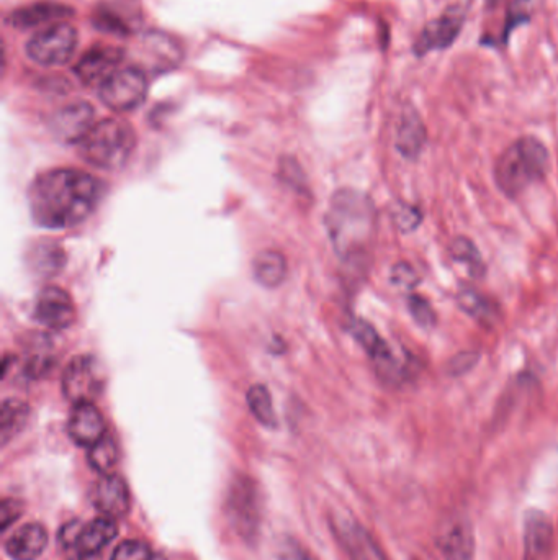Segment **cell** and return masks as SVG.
I'll return each mask as SVG.
<instances>
[{
  "label": "cell",
  "mask_w": 558,
  "mask_h": 560,
  "mask_svg": "<svg viewBox=\"0 0 558 560\" xmlns=\"http://www.w3.org/2000/svg\"><path fill=\"white\" fill-rule=\"evenodd\" d=\"M549 150L534 136H522L496 159L493 176L496 187L508 199H518L549 171Z\"/></svg>",
  "instance_id": "3"
},
{
  "label": "cell",
  "mask_w": 558,
  "mask_h": 560,
  "mask_svg": "<svg viewBox=\"0 0 558 560\" xmlns=\"http://www.w3.org/2000/svg\"><path fill=\"white\" fill-rule=\"evenodd\" d=\"M95 112L87 102H72L51 118V130L64 143H81L94 127Z\"/></svg>",
  "instance_id": "13"
},
{
  "label": "cell",
  "mask_w": 558,
  "mask_h": 560,
  "mask_svg": "<svg viewBox=\"0 0 558 560\" xmlns=\"http://www.w3.org/2000/svg\"><path fill=\"white\" fill-rule=\"evenodd\" d=\"M151 557L153 554H151L148 544H144L138 539H128V541L118 544L110 560H151Z\"/></svg>",
  "instance_id": "31"
},
{
  "label": "cell",
  "mask_w": 558,
  "mask_h": 560,
  "mask_svg": "<svg viewBox=\"0 0 558 560\" xmlns=\"http://www.w3.org/2000/svg\"><path fill=\"white\" fill-rule=\"evenodd\" d=\"M349 330L357 343L364 348L365 353L369 354L378 379L388 385L405 384L411 379L410 369L393 353L390 344L378 335L374 326L362 318H352Z\"/></svg>",
  "instance_id": "5"
},
{
  "label": "cell",
  "mask_w": 558,
  "mask_h": 560,
  "mask_svg": "<svg viewBox=\"0 0 558 560\" xmlns=\"http://www.w3.org/2000/svg\"><path fill=\"white\" fill-rule=\"evenodd\" d=\"M246 400H248L249 410L261 425L267 426V428H274L277 425L274 403H272L269 390L264 385H252L248 390Z\"/></svg>",
  "instance_id": "26"
},
{
  "label": "cell",
  "mask_w": 558,
  "mask_h": 560,
  "mask_svg": "<svg viewBox=\"0 0 558 560\" xmlns=\"http://www.w3.org/2000/svg\"><path fill=\"white\" fill-rule=\"evenodd\" d=\"M135 145L133 128L117 118H107L95 123L86 138L79 143L82 158L100 169H118L125 166L135 150Z\"/></svg>",
  "instance_id": "4"
},
{
  "label": "cell",
  "mask_w": 558,
  "mask_h": 560,
  "mask_svg": "<svg viewBox=\"0 0 558 560\" xmlns=\"http://www.w3.org/2000/svg\"><path fill=\"white\" fill-rule=\"evenodd\" d=\"M71 15L72 9H69L68 5L40 2V4L27 5V7L15 10L10 14L7 23L10 27L27 30V28L41 27V25L50 27L54 23L63 22Z\"/></svg>",
  "instance_id": "19"
},
{
  "label": "cell",
  "mask_w": 558,
  "mask_h": 560,
  "mask_svg": "<svg viewBox=\"0 0 558 560\" xmlns=\"http://www.w3.org/2000/svg\"><path fill=\"white\" fill-rule=\"evenodd\" d=\"M437 544L447 560H472L475 554L472 526L462 518H452L439 531Z\"/></svg>",
  "instance_id": "16"
},
{
  "label": "cell",
  "mask_w": 558,
  "mask_h": 560,
  "mask_svg": "<svg viewBox=\"0 0 558 560\" xmlns=\"http://www.w3.org/2000/svg\"><path fill=\"white\" fill-rule=\"evenodd\" d=\"M92 502L102 515L113 518V520L122 518L130 511V490L122 477L105 474L95 484Z\"/></svg>",
  "instance_id": "14"
},
{
  "label": "cell",
  "mask_w": 558,
  "mask_h": 560,
  "mask_svg": "<svg viewBox=\"0 0 558 560\" xmlns=\"http://www.w3.org/2000/svg\"><path fill=\"white\" fill-rule=\"evenodd\" d=\"M228 515L241 538H256L261 521L256 488L248 479L236 480L228 495Z\"/></svg>",
  "instance_id": "10"
},
{
  "label": "cell",
  "mask_w": 558,
  "mask_h": 560,
  "mask_svg": "<svg viewBox=\"0 0 558 560\" xmlns=\"http://www.w3.org/2000/svg\"><path fill=\"white\" fill-rule=\"evenodd\" d=\"M526 0H516L511 7H509L508 12V22L504 25V32L501 35V41L506 43L508 41L509 33L514 27H518L521 23H526L529 20V14H527V9L524 7Z\"/></svg>",
  "instance_id": "34"
},
{
  "label": "cell",
  "mask_w": 558,
  "mask_h": 560,
  "mask_svg": "<svg viewBox=\"0 0 558 560\" xmlns=\"http://www.w3.org/2000/svg\"><path fill=\"white\" fill-rule=\"evenodd\" d=\"M408 308H410L414 321L421 328L429 330V328L436 326L437 315L428 299H424V297L418 294H410V297H408Z\"/></svg>",
  "instance_id": "29"
},
{
  "label": "cell",
  "mask_w": 558,
  "mask_h": 560,
  "mask_svg": "<svg viewBox=\"0 0 558 560\" xmlns=\"http://www.w3.org/2000/svg\"><path fill=\"white\" fill-rule=\"evenodd\" d=\"M252 271L259 284L274 289L284 284L288 272L287 261L277 251H262L252 262Z\"/></svg>",
  "instance_id": "22"
},
{
  "label": "cell",
  "mask_w": 558,
  "mask_h": 560,
  "mask_svg": "<svg viewBox=\"0 0 558 560\" xmlns=\"http://www.w3.org/2000/svg\"><path fill=\"white\" fill-rule=\"evenodd\" d=\"M390 280L392 284L400 289L413 290L419 284L418 272L414 271V267L410 262H396L390 272Z\"/></svg>",
  "instance_id": "32"
},
{
  "label": "cell",
  "mask_w": 558,
  "mask_h": 560,
  "mask_svg": "<svg viewBox=\"0 0 558 560\" xmlns=\"http://www.w3.org/2000/svg\"><path fill=\"white\" fill-rule=\"evenodd\" d=\"M485 2L488 9H495V7H498L503 0H485Z\"/></svg>",
  "instance_id": "39"
},
{
  "label": "cell",
  "mask_w": 558,
  "mask_h": 560,
  "mask_svg": "<svg viewBox=\"0 0 558 560\" xmlns=\"http://www.w3.org/2000/svg\"><path fill=\"white\" fill-rule=\"evenodd\" d=\"M554 544V528L540 511H529L524 528V547L527 560H545Z\"/></svg>",
  "instance_id": "20"
},
{
  "label": "cell",
  "mask_w": 558,
  "mask_h": 560,
  "mask_svg": "<svg viewBox=\"0 0 558 560\" xmlns=\"http://www.w3.org/2000/svg\"><path fill=\"white\" fill-rule=\"evenodd\" d=\"M68 433L77 446L92 448L105 436V420L94 403H82L72 410Z\"/></svg>",
  "instance_id": "15"
},
{
  "label": "cell",
  "mask_w": 558,
  "mask_h": 560,
  "mask_svg": "<svg viewBox=\"0 0 558 560\" xmlns=\"http://www.w3.org/2000/svg\"><path fill=\"white\" fill-rule=\"evenodd\" d=\"M22 502L14 500V498H4L2 506H0V524H2V531H7V529L15 523V521L23 515Z\"/></svg>",
  "instance_id": "35"
},
{
  "label": "cell",
  "mask_w": 558,
  "mask_h": 560,
  "mask_svg": "<svg viewBox=\"0 0 558 560\" xmlns=\"http://www.w3.org/2000/svg\"><path fill=\"white\" fill-rule=\"evenodd\" d=\"M450 258L459 264L467 267L468 274L475 279H482L486 274L485 262H483L480 249L477 244L473 243L467 236H457L450 241L449 246Z\"/></svg>",
  "instance_id": "25"
},
{
  "label": "cell",
  "mask_w": 558,
  "mask_h": 560,
  "mask_svg": "<svg viewBox=\"0 0 558 560\" xmlns=\"http://www.w3.org/2000/svg\"><path fill=\"white\" fill-rule=\"evenodd\" d=\"M478 361H480V354L475 353V351H464V353H459L450 359L447 372L454 377H459V375L472 371L473 367L477 366Z\"/></svg>",
  "instance_id": "33"
},
{
  "label": "cell",
  "mask_w": 558,
  "mask_h": 560,
  "mask_svg": "<svg viewBox=\"0 0 558 560\" xmlns=\"http://www.w3.org/2000/svg\"><path fill=\"white\" fill-rule=\"evenodd\" d=\"M48 542L50 538L43 524H25L7 539L5 552L9 554L10 559L36 560L45 552Z\"/></svg>",
  "instance_id": "17"
},
{
  "label": "cell",
  "mask_w": 558,
  "mask_h": 560,
  "mask_svg": "<svg viewBox=\"0 0 558 560\" xmlns=\"http://www.w3.org/2000/svg\"><path fill=\"white\" fill-rule=\"evenodd\" d=\"M118 526L113 518L102 516L82 526L81 536L77 541L76 549L79 554L99 556V552L117 538Z\"/></svg>",
  "instance_id": "21"
},
{
  "label": "cell",
  "mask_w": 558,
  "mask_h": 560,
  "mask_svg": "<svg viewBox=\"0 0 558 560\" xmlns=\"http://www.w3.org/2000/svg\"><path fill=\"white\" fill-rule=\"evenodd\" d=\"M393 222L396 228L403 231V233H411V231L418 230V226L423 223V213L418 207L410 204H396L393 210Z\"/></svg>",
  "instance_id": "30"
},
{
  "label": "cell",
  "mask_w": 558,
  "mask_h": 560,
  "mask_svg": "<svg viewBox=\"0 0 558 560\" xmlns=\"http://www.w3.org/2000/svg\"><path fill=\"white\" fill-rule=\"evenodd\" d=\"M465 23V10L460 5H452L437 19L424 25L414 41L416 56H426L434 50H447L459 38Z\"/></svg>",
  "instance_id": "9"
},
{
  "label": "cell",
  "mask_w": 558,
  "mask_h": 560,
  "mask_svg": "<svg viewBox=\"0 0 558 560\" xmlns=\"http://www.w3.org/2000/svg\"><path fill=\"white\" fill-rule=\"evenodd\" d=\"M87 459H89L92 469L97 470L100 474H107L108 470L113 469L117 464V444L110 436H104L99 443H95L92 448H89Z\"/></svg>",
  "instance_id": "27"
},
{
  "label": "cell",
  "mask_w": 558,
  "mask_h": 560,
  "mask_svg": "<svg viewBox=\"0 0 558 560\" xmlns=\"http://www.w3.org/2000/svg\"><path fill=\"white\" fill-rule=\"evenodd\" d=\"M148 95V79L141 68H120L99 87V97L113 112H131Z\"/></svg>",
  "instance_id": "7"
},
{
  "label": "cell",
  "mask_w": 558,
  "mask_h": 560,
  "mask_svg": "<svg viewBox=\"0 0 558 560\" xmlns=\"http://www.w3.org/2000/svg\"><path fill=\"white\" fill-rule=\"evenodd\" d=\"M123 58H125V53L117 46H92L81 56L79 63L74 68V73L82 84L100 87L108 77L117 73Z\"/></svg>",
  "instance_id": "12"
},
{
  "label": "cell",
  "mask_w": 558,
  "mask_h": 560,
  "mask_svg": "<svg viewBox=\"0 0 558 560\" xmlns=\"http://www.w3.org/2000/svg\"><path fill=\"white\" fill-rule=\"evenodd\" d=\"M33 315L35 320L48 330L61 331L76 321V307L66 290L50 285L38 295Z\"/></svg>",
  "instance_id": "11"
},
{
  "label": "cell",
  "mask_w": 558,
  "mask_h": 560,
  "mask_svg": "<svg viewBox=\"0 0 558 560\" xmlns=\"http://www.w3.org/2000/svg\"><path fill=\"white\" fill-rule=\"evenodd\" d=\"M76 28L66 22L54 23L36 32L27 46L25 53L28 59L43 68H56L69 63L76 53Z\"/></svg>",
  "instance_id": "6"
},
{
  "label": "cell",
  "mask_w": 558,
  "mask_h": 560,
  "mask_svg": "<svg viewBox=\"0 0 558 560\" xmlns=\"http://www.w3.org/2000/svg\"><path fill=\"white\" fill-rule=\"evenodd\" d=\"M68 560H99V556H87V554H77L76 557H71Z\"/></svg>",
  "instance_id": "38"
},
{
  "label": "cell",
  "mask_w": 558,
  "mask_h": 560,
  "mask_svg": "<svg viewBox=\"0 0 558 560\" xmlns=\"http://www.w3.org/2000/svg\"><path fill=\"white\" fill-rule=\"evenodd\" d=\"M455 302L462 312L482 325H491L498 315V307L495 303L472 287H462L455 295Z\"/></svg>",
  "instance_id": "23"
},
{
  "label": "cell",
  "mask_w": 558,
  "mask_h": 560,
  "mask_svg": "<svg viewBox=\"0 0 558 560\" xmlns=\"http://www.w3.org/2000/svg\"><path fill=\"white\" fill-rule=\"evenodd\" d=\"M326 228L339 258L347 262L364 259L377 230L374 202L359 190H338L326 212Z\"/></svg>",
  "instance_id": "2"
},
{
  "label": "cell",
  "mask_w": 558,
  "mask_h": 560,
  "mask_svg": "<svg viewBox=\"0 0 558 560\" xmlns=\"http://www.w3.org/2000/svg\"><path fill=\"white\" fill-rule=\"evenodd\" d=\"M102 197V184L87 172L53 169L36 177L28 192L32 217L50 230H66L90 217Z\"/></svg>",
  "instance_id": "1"
},
{
  "label": "cell",
  "mask_w": 558,
  "mask_h": 560,
  "mask_svg": "<svg viewBox=\"0 0 558 560\" xmlns=\"http://www.w3.org/2000/svg\"><path fill=\"white\" fill-rule=\"evenodd\" d=\"M279 560H315L297 542L287 541L280 547Z\"/></svg>",
  "instance_id": "37"
},
{
  "label": "cell",
  "mask_w": 558,
  "mask_h": 560,
  "mask_svg": "<svg viewBox=\"0 0 558 560\" xmlns=\"http://www.w3.org/2000/svg\"><path fill=\"white\" fill-rule=\"evenodd\" d=\"M426 140H428V131L419 113L414 110V107H406L401 113L398 130H396V150L403 158L414 161L423 153Z\"/></svg>",
  "instance_id": "18"
},
{
  "label": "cell",
  "mask_w": 558,
  "mask_h": 560,
  "mask_svg": "<svg viewBox=\"0 0 558 560\" xmlns=\"http://www.w3.org/2000/svg\"><path fill=\"white\" fill-rule=\"evenodd\" d=\"M82 526H84V524H81V521H71V523L63 526V529L59 531V546L63 547V549L76 547L79 536H81Z\"/></svg>",
  "instance_id": "36"
},
{
  "label": "cell",
  "mask_w": 558,
  "mask_h": 560,
  "mask_svg": "<svg viewBox=\"0 0 558 560\" xmlns=\"http://www.w3.org/2000/svg\"><path fill=\"white\" fill-rule=\"evenodd\" d=\"M151 560H166V559H164V556H161V554H158V556L151 557Z\"/></svg>",
  "instance_id": "40"
},
{
  "label": "cell",
  "mask_w": 558,
  "mask_h": 560,
  "mask_svg": "<svg viewBox=\"0 0 558 560\" xmlns=\"http://www.w3.org/2000/svg\"><path fill=\"white\" fill-rule=\"evenodd\" d=\"M30 408L17 398H7L0 407V441L2 446L12 441L27 425Z\"/></svg>",
  "instance_id": "24"
},
{
  "label": "cell",
  "mask_w": 558,
  "mask_h": 560,
  "mask_svg": "<svg viewBox=\"0 0 558 560\" xmlns=\"http://www.w3.org/2000/svg\"><path fill=\"white\" fill-rule=\"evenodd\" d=\"M105 375L92 356H77L63 374V393L74 405L94 403L104 390Z\"/></svg>",
  "instance_id": "8"
},
{
  "label": "cell",
  "mask_w": 558,
  "mask_h": 560,
  "mask_svg": "<svg viewBox=\"0 0 558 560\" xmlns=\"http://www.w3.org/2000/svg\"><path fill=\"white\" fill-rule=\"evenodd\" d=\"M143 55L153 56L154 69H169L172 63H176L179 50L174 48L171 40H167L166 37L154 35V37H149L146 43H144Z\"/></svg>",
  "instance_id": "28"
}]
</instances>
